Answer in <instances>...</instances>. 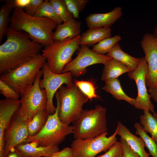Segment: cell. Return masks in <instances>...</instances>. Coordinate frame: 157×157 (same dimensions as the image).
Listing matches in <instances>:
<instances>
[{"instance_id": "cell-18", "label": "cell", "mask_w": 157, "mask_h": 157, "mask_svg": "<svg viewBox=\"0 0 157 157\" xmlns=\"http://www.w3.org/2000/svg\"><path fill=\"white\" fill-rule=\"evenodd\" d=\"M81 22L73 18L58 25L53 33V41L61 40L66 39L74 38L80 35Z\"/></svg>"}, {"instance_id": "cell-3", "label": "cell", "mask_w": 157, "mask_h": 157, "mask_svg": "<svg viewBox=\"0 0 157 157\" xmlns=\"http://www.w3.org/2000/svg\"><path fill=\"white\" fill-rule=\"evenodd\" d=\"M106 113V108L100 105L93 109L83 110L78 118L73 122L74 138H91L107 132Z\"/></svg>"}, {"instance_id": "cell-43", "label": "cell", "mask_w": 157, "mask_h": 157, "mask_svg": "<svg viewBox=\"0 0 157 157\" xmlns=\"http://www.w3.org/2000/svg\"><path fill=\"white\" fill-rule=\"evenodd\" d=\"M118 157H123L122 156V155H120Z\"/></svg>"}, {"instance_id": "cell-39", "label": "cell", "mask_w": 157, "mask_h": 157, "mask_svg": "<svg viewBox=\"0 0 157 157\" xmlns=\"http://www.w3.org/2000/svg\"><path fill=\"white\" fill-rule=\"evenodd\" d=\"M7 157H31L26 155L15 148L10 151Z\"/></svg>"}, {"instance_id": "cell-40", "label": "cell", "mask_w": 157, "mask_h": 157, "mask_svg": "<svg viewBox=\"0 0 157 157\" xmlns=\"http://www.w3.org/2000/svg\"><path fill=\"white\" fill-rule=\"evenodd\" d=\"M148 91L151 98L157 103V85L154 87L149 88Z\"/></svg>"}, {"instance_id": "cell-41", "label": "cell", "mask_w": 157, "mask_h": 157, "mask_svg": "<svg viewBox=\"0 0 157 157\" xmlns=\"http://www.w3.org/2000/svg\"><path fill=\"white\" fill-rule=\"evenodd\" d=\"M153 34L157 40V25L156 26L155 28L154 34Z\"/></svg>"}, {"instance_id": "cell-8", "label": "cell", "mask_w": 157, "mask_h": 157, "mask_svg": "<svg viewBox=\"0 0 157 157\" xmlns=\"http://www.w3.org/2000/svg\"><path fill=\"white\" fill-rule=\"evenodd\" d=\"M42 75L41 69L38 73L33 85L26 89L21 96L20 106L18 112L24 119L31 121L39 111H46L47 101L46 91L39 86Z\"/></svg>"}, {"instance_id": "cell-30", "label": "cell", "mask_w": 157, "mask_h": 157, "mask_svg": "<svg viewBox=\"0 0 157 157\" xmlns=\"http://www.w3.org/2000/svg\"><path fill=\"white\" fill-rule=\"evenodd\" d=\"M75 85L86 95L89 100L99 98L97 94L96 87L92 81L78 80L74 81Z\"/></svg>"}, {"instance_id": "cell-19", "label": "cell", "mask_w": 157, "mask_h": 157, "mask_svg": "<svg viewBox=\"0 0 157 157\" xmlns=\"http://www.w3.org/2000/svg\"><path fill=\"white\" fill-rule=\"evenodd\" d=\"M111 32L110 28H89L80 35L79 45L88 47L93 46L105 39L111 37Z\"/></svg>"}, {"instance_id": "cell-17", "label": "cell", "mask_w": 157, "mask_h": 157, "mask_svg": "<svg viewBox=\"0 0 157 157\" xmlns=\"http://www.w3.org/2000/svg\"><path fill=\"white\" fill-rule=\"evenodd\" d=\"M116 129L117 135L124 139L131 149L140 157H149L150 154L145 150L144 142L141 137L133 134L121 122L118 121Z\"/></svg>"}, {"instance_id": "cell-11", "label": "cell", "mask_w": 157, "mask_h": 157, "mask_svg": "<svg viewBox=\"0 0 157 157\" xmlns=\"http://www.w3.org/2000/svg\"><path fill=\"white\" fill-rule=\"evenodd\" d=\"M112 59L106 55L95 53L88 46L81 45L77 56L65 66L62 73L69 72L72 76L78 77L86 72L88 67L97 64H104Z\"/></svg>"}, {"instance_id": "cell-36", "label": "cell", "mask_w": 157, "mask_h": 157, "mask_svg": "<svg viewBox=\"0 0 157 157\" xmlns=\"http://www.w3.org/2000/svg\"><path fill=\"white\" fill-rule=\"evenodd\" d=\"M43 1L42 0H31L30 3L24 8L25 12L27 14L33 16Z\"/></svg>"}, {"instance_id": "cell-14", "label": "cell", "mask_w": 157, "mask_h": 157, "mask_svg": "<svg viewBox=\"0 0 157 157\" xmlns=\"http://www.w3.org/2000/svg\"><path fill=\"white\" fill-rule=\"evenodd\" d=\"M140 44L148 67L146 85L149 88L154 87L157 85V40L153 34L146 33Z\"/></svg>"}, {"instance_id": "cell-26", "label": "cell", "mask_w": 157, "mask_h": 157, "mask_svg": "<svg viewBox=\"0 0 157 157\" xmlns=\"http://www.w3.org/2000/svg\"><path fill=\"white\" fill-rule=\"evenodd\" d=\"M33 16L49 18L55 21L58 25L63 22L56 13L49 1L47 0L43 1Z\"/></svg>"}, {"instance_id": "cell-31", "label": "cell", "mask_w": 157, "mask_h": 157, "mask_svg": "<svg viewBox=\"0 0 157 157\" xmlns=\"http://www.w3.org/2000/svg\"><path fill=\"white\" fill-rule=\"evenodd\" d=\"M11 11L7 5L5 3L3 5L0 9V42L1 43L3 37L6 35L10 23Z\"/></svg>"}, {"instance_id": "cell-27", "label": "cell", "mask_w": 157, "mask_h": 157, "mask_svg": "<svg viewBox=\"0 0 157 157\" xmlns=\"http://www.w3.org/2000/svg\"><path fill=\"white\" fill-rule=\"evenodd\" d=\"M122 39V38L119 35L106 38L93 46L92 50L98 54L105 55Z\"/></svg>"}, {"instance_id": "cell-2", "label": "cell", "mask_w": 157, "mask_h": 157, "mask_svg": "<svg viewBox=\"0 0 157 157\" xmlns=\"http://www.w3.org/2000/svg\"><path fill=\"white\" fill-rule=\"evenodd\" d=\"M57 26L51 19L31 16L23 9L16 8L12 10L9 27L26 33L32 40L44 47L53 42V31Z\"/></svg>"}, {"instance_id": "cell-12", "label": "cell", "mask_w": 157, "mask_h": 157, "mask_svg": "<svg viewBox=\"0 0 157 157\" xmlns=\"http://www.w3.org/2000/svg\"><path fill=\"white\" fill-rule=\"evenodd\" d=\"M148 72V65L143 57L140 58L135 69L129 72L128 75L130 79L135 81L137 86L138 93L134 106L137 109L147 110L153 113L155 112L154 106L151 101V96L147 92L145 82Z\"/></svg>"}, {"instance_id": "cell-9", "label": "cell", "mask_w": 157, "mask_h": 157, "mask_svg": "<svg viewBox=\"0 0 157 157\" xmlns=\"http://www.w3.org/2000/svg\"><path fill=\"white\" fill-rule=\"evenodd\" d=\"M108 132L97 137L84 140L75 139L72 142L74 157H94L102 152L107 151L117 141V129L110 136Z\"/></svg>"}, {"instance_id": "cell-5", "label": "cell", "mask_w": 157, "mask_h": 157, "mask_svg": "<svg viewBox=\"0 0 157 157\" xmlns=\"http://www.w3.org/2000/svg\"><path fill=\"white\" fill-rule=\"evenodd\" d=\"M46 62V58L39 54L1 75L0 80L13 88L21 96L26 89L33 85L38 73Z\"/></svg>"}, {"instance_id": "cell-21", "label": "cell", "mask_w": 157, "mask_h": 157, "mask_svg": "<svg viewBox=\"0 0 157 157\" xmlns=\"http://www.w3.org/2000/svg\"><path fill=\"white\" fill-rule=\"evenodd\" d=\"M106 55L120 62L128 67L131 72L135 69L140 58L132 56L124 51L118 42L114 45Z\"/></svg>"}, {"instance_id": "cell-35", "label": "cell", "mask_w": 157, "mask_h": 157, "mask_svg": "<svg viewBox=\"0 0 157 157\" xmlns=\"http://www.w3.org/2000/svg\"><path fill=\"white\" fill-rule=\"evenodd\" d=\"M31 0H6L3 1L8 6L11 11L16 8L23 9L30 3Z\"/></svg>"}, {"instance_id": "cell-22", "label": "cell", "mask_w": 157, "mask_h": 157, "mask_svg": "<svg viewBox=\"0 0 157 157\" xmlns=\"http://www.w3.org/2000/svg\"><path fill=\"white\" fill-rule=\"evenodd\" d=\"M15 148L31 157H52L54 153L60 151L58 146L32 147L29 143L21 144Z\"/></svg>"}, {"instance_id": "cell-44", "label": "cell", "mask_w": 157, "mask_h": 157, "mask_svg": "<svg viewBox=\"0 0 157 157\" xmlns=\"http://www.w3.org/2000/svg\"></svg>"}, {"instance_id": "cell-28", "label": "cell", "mask_w": 157, "mask_h": 157, "mask_svg": "<svg viewBox=\"0 0 157 157\" xmlns=\"http://www.w3.org/2000/svg\"><path fill=\"white\" fill-rule=\"evenodd\" d=\"M134 126L136 129V134L143 139L145 147L149 151L150 155L152 157H157V144L144 130L142 126L140 123H135Z\"/></svg>"}, {"instance_id": "cell-15", "label": "cell", "mask_w": 157, "mask_h": 157, "mask_svg": "<svg viewBox=\"0 0 157 157\" xmlns=\"http://www.w3.org/2000/svg\"><path fill=\"white\" fill-rule=\"evenodd\" d=\"M21 104L19 99H4L0 100V157H4V135L13 116Z\"/></svg>"}, {"instance_id": "cell-34", "label": "cell", "mask_w": 157, "mask_h": 157, "mask_svg": "<svg viewBox=\"0 0 157 157\" xmlns=\"http://www.w3.org/2000/svg\"><path fill=\"white\" fill-rule=\"evenodd\" d=\"M122 145L120 142H117L105 154L96 157H118L119 156L122 155Z\"/></svg>"}, {"instance_id": "cell-23", "label": "cell", "mask_w": 157, "mask_h": 157, "mask_svg": "<svg viewBox=\"0 0 157 157\" xmlns=\"http://www.w3.org/2000/svg\"><path fill=\"white\" fill-rule=\"evenodd\" d=\"M105 83V85L102 88L103 90L110 93L117 100L125 101L134 106L135 99L131 98L125 93L118 78L110 79Z\"/></svg>"}, {"instance_id": "cell-32", "label": "cell", "mask_w": 157, "mask_h": 157, "mask_svg": "<svg viewBox=\"0 0 157 157\" xmlns=\"http://www.w3.org/2000/svg\"><path fill=\"white\" fill-rule=\"evenodd\" d=\"M67 7L75 19L79 18V13L82 11L87 4L88 0H64Z\"/></svg>"}, {"instance_id": "cell-29", "label": "cell", "mask_w": 157, "mask_h": 157, "mask_svg": "<svg viewBox=\"0 0 157 157\" xmlns=\"http://www.w3.org/2000/svg\"><path fill=\"white\" fill-rule=\"evenodd\" d=\"M49 1L56 13L63 22L74 18L64 0H51Z\"/></svg>"}, {"instance_id": "cell-7", "label": "cell", "mask_w": 157, "mask_h": 157, "mask_svg": "<svg viewBox=\"0 0 157 157\" xmlns=\"http://www.w3.org/2000/svg\"><path fill=\"white\" fill-rule=\"evenodd\" d=\"M56 101L55 113L48 115L47 122L41 130L35 136L29 137L23 144L37 141L40 146H58L67 135L73 133V126L63 123L59 119V103Z\"/></svg>"}, {"instance_id": "cell-42", "label": "cell", "mask_w": 157, "mask_h": 157, "mask_svg": "<svg viewBox=\"0 0 157 157\" xmlns=\"http://www.w3.org/2000/svg\"><path fill=\"white\" fill-rule=\"evenodd\" d=\"M153 115L157 119V113L155 112L153 113Z\"/></svg>"}, {"instance_id": "cell-4", "label": "cell", "mask_w": 157, "mask_h": 157, "mask_svg": "<svg viewBox=\"0 0 157 157\" xmlns=\"http://www.w3.org/2000/svg\"><path fill=\"white\" fill-rule=\"evenodd\" d=\"M58 90L55 96L59 103L58 117L62 122L69 124L78 118L89 99L74 83L62 85Z\"/></svg>"}, {"instance_id": "cell-33", "label": "cell", "mask_w": 157, "mask_h": 157, "mask_svg": "<svg viewBox=\"0 0 157 157\" xmlns=\"http://www.w3.org/2000/svg\"><path fill=\"white\" fill-rule=\"evenodd\" d=\"M0 93L6 99H19L20 94L5 82L0 80Z\"/></svg>"}, {"instance_id": "cell-13", "label": "cell", "mask_w": 157, "mask_h": 157, "mask_svg": "<svg viewBox=\"0 0 157 157\" xmlns=\"http://www.w3.org/2000/svg\"><path fill=\"white\" fill-rule=\"evenodd\" d=\"M30 121L21 117L18 111L15 114L4 134V157H7L10 151L29 137L28 124Z\"/></svg>"}, {"instance_id": "cell-1", "label": "cell", "mask_w": 157, "mask_h": 157, "mask_svg": "<svg viewBox=\"0 0 157 157\" xmlns=\"http://www.w3.org/2000/svg\"><path fill=\"white\" fill-rule=\"evenodd\" d=\"M5 35L6 40L0 46L1 76L34 58L43 46L32 40L26 33L9 26Z\"/></svg>"}, {"instance_id": "cell-25", "label": "cell", "mask_w": 157, "mask_h": 157, "mask_svg": "<svg viewBox=\"0 0 157 157\" xmlns=\"http://www.w3.org/2000/svg\"><path fill=\"white\" fill-rule=\"evenodd\" d=\"M48 115L46 111H39L30 121L28 124L29 137L38 134L45 125Z\"/></svg>"}, {"instance_id": "cell-20", "label": "cell", "mask_w": 157, "mask_h": 157, "mask_svg": "<svg viewBox=\"0 0 157 157\" xmlns=\"http://www.w3.org/2000/svg\"><path fill=\"white\" fill-rule=\"evenodd\" d=\"M101 80L105 82L117 78L124 73L131 72L130 69L120 62L112 59L104 64Z\"/></svg>"}, {"instance_id": "cell-24", "label": "cell", "mask_w": 157, "mask_h": 157, "mask_svg": "<svg viewBox=\"0 0 157 157\" xmlns=\"http://www.w3.org/2000/svg\"><path fill=\"white\" fill-rule=\"evenodd\" d=\"M149 111L147 110H143L144 114L139 117L140 123L144 130L149 133L157 144V119Z\"/></svg>"}, {"instance_id": "cell-37", "label": "cell", "mask_w": 157, "mask_h": 157, "mask_svg": "<svg viewBox=\"0 0 157 157\" xmlns=\"http://www.w3.org/2000/svg\"><path fill=\"white\" fill-rule=\"evenodd\" d=\"M119 140L123 148V157H140L138 154L131 149L124 139L120 138Z\"/></svg>"}, {"instance_id": "cell-16", "label": "cell", "mask_w": 157, "mask_h": 157, "mask_svg": "<svg viewBox=\"0 0 157 157\" xmlns=\"http://www.w3.org/2000/svg\"><path fill=\"white\" fill-rule=\"evenodd\" d=\"M122 15L121 7H116L111 11L107 13L91 14L86 17L85 20L89 28H110Z\"/></svg>"}, {"instance_id": "cell-6", "label": "cell", "mask_w": 157, "mask_h": 157, "mask_svg": "<svg viewBox=\"0 0 157 157\" xmlns=\"http://www.w3.org/2000/svg\"><path fill=\"white\" fill-rule=\"evenodd\" d=\"M80 40V35L74 38L54 41L52 44L44 46L42 54L53 72L62 73L65 66L72 60L74 53L79 49Z\"/></svg>"}, {"instance_id": "cell-10", "label": "cell", "mask_w": 157, "mask_h": 157, "mask_svg": "<svg viewBox=\"0 0 157 157\" xmlns=\"http://www.w3.org/2000/svg\"><path fill=\"white\" fill-rule=\"evenodd\" d=\"M41 69L43 77L40 80L39 86L46 91L47 99L46 111L48 115H51L55 113L56 109L53 103L54 94L63 84L69 85L74 83L72 81V76L69 72L60 74L53 72L46 62Z\"/></svg>"}, {"instance_id": "cell-38", "label": "cell", "mask_w": 157, "mask_h": 157, "mask_svg": "<svg viewBox=\"0 0 157 157\" xmlns=\"http://www.w3.org/2000/svg\"><path fill=\"white\" fill-rule=\"evenodd\" d=\"M52 157H74V156L72 149L71 147H67L54 153Z\"/></svg>"}]
</instances>
